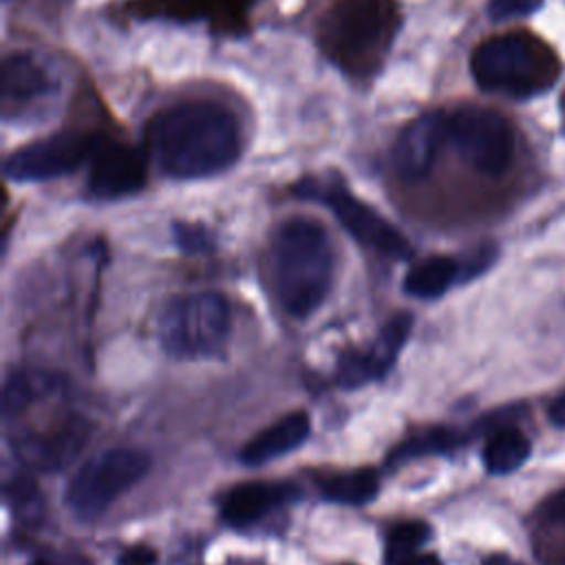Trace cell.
Returning a JSON list of instances; mask_svg holds the SVG:
<instances>
[{"instance_id":"1","label":"cell","mask_w":565,"mask_h":565,"mask_svg":"<svg viewBox=\"0 0 565 565\" xmlns=\"http://www.w3.org/2000/svg\"><path fill=\"white\" fill-rule=\"evenodd\" d=\"M143 146L166 174L201 179L223 172L236 161L241 126L223 104L210 99L181 102L148 119Z\"/></svg>"},{"instance_id":"2","label":"cell","mask_w":565,"mask_h":565,"mask_svg":"<svg viewBox=\"0 0 565 565\" xmlns=\"http://www.w3.org/2000/svg\"><path fill=\"white\" fill-rule=\"evenodd\" d=\"M269 263L278 300L291 316L305 318L322 305L333 278V249L316 221H285L271 238Z\"/></svg>"},{"instance_id":"3","label":"cell","mask_w":565,"mask_h":565,"mask_svg":"<svg viewBox=\"0 0 565 565\" xmlns=\"http://www.w3.org/2000/svg\"><path fill=\"white\" fill-rule=\"evenodd\" d=\"M395 26L391 0H335L318 24V44L342 71L366 73L386 53Z\"/></svg>"},{"instance_id":"4","label":"cell","mask_w":565,"mask_h":565,"mask_svg":"<svg viewBox=\"0 0 565 565\" xmlns=\"http://www.w3.org/2000/svg\"><path fill=\"white\" fill-rule=\"evenodd\" d=\"M475 82L490 93L530 95L558 75L550 49L532 35L508 33L481 42L470 60Z\"/></svg>"},{"instance_id":"5","label":"cell","mask_w":565,"mask_h":565,"mask_svg":"<svg viewBox=\"0 0 565 565\" xmlns=\"http://www.w3.org/2000/svg\"><path fill=\"white\" fill-rule=\"evenodd\" d=\"M230 335V305L216 291L174 298L159 318V340L174 358H210Z\"/></svg>"},{"instance_id":"6","label":"cell","mask_w":565,"mask_h":565,"mask_svg":"<svg viewBox=\"0 0 565 565\" xmlns=\"http://www.w3.org/2000/svg\"><path fill=\"white\" fill-rule=\"evenodd\" d=\"M150 468L148 455L113 448L88 459L66 488V503L79 519H97L115 499L128 492Z\"/></svg>"},{"instance_id":"7","label":"cell","mask_w":565,"mask_h":565,"mask_svg":"<svg viewBox=\"0 0 565 565\" xmlns=\"http://www.w3.org/2000/svg\"><path fill=\"white\" fill-rule=\"evenodd\" d=\"M448 141L477 172L497 177L514 154V132L503 115L481 106H461L448 115Z\"/></svg>"},{"instance_id":"8","label":"cell","mask_w":565,"mask_h":565,"mask_svg":"<svg viewBox=\"0 0 565 565\" xmlns=\"http://www.w3.org/2000/svg\"><path fill=\"white\" fill-rule=\"evenodd\" d=\"M296 192L298 196L322 201L335 214L340 225L364 247H371L391 258L411 256V245L406 236L371 205L353 196L338 179L302 181Z\"/></svg>"},{"instance_id":"9","label":"cell","mask_w":565,"mask_h":565,"mask_svg":"<svg viewBox=\"0 0 565 565\" xmlns=\"http://www.w3.org/2000/svg\"><path fill=\"white\" fill-rule=\"evenodd\" d=\"M102 137L95 132L66 130L18 148L4 161V177L18 183L49 181L77 170L97 150Z\"/></svg>"},{"instance_id":"10","label":"cell","mask_w":565,"mask_h":565,"mask_svg":"<svg viewBox=\"0 0 565 565\" xmlns=\"http://www.w3.org/2000/svg\"><path fill=\"white\" fill-rule=\"evenodd\" d=\"M146 150L102 139L90 157V194L99 199H119L135 194L146 183Z\"/></svg>"},{"instance_id":"11","label":"cell","mask_w":565,"mask_h":565,"mask_svg":"<svg viewBox=\"0 0 565 565\" xmlns=\"http://www.w3.org/2000/svg\"><path fill=\"white\" fill-rule=\"evenodd\" d=\"M446 139L448 117L444 113L433 110L413 119L397 137L391 152L393 170L397 177L404 181L424 179L430 172Z\"/></svg>"},{"instance_id":"12","label":"cell","mask_w":565,"mask_h":565,"mask_svg":"<svg viewBox=\"0 0 565 565\" xmlns=\"http://www.w3.org/2000/svg\"><path fill=\"white\" fill-rule=\"evenodd\" d=\"M411 324L413 318L408 313H397L384 324V329L369 349L347 351L338 364V382L344 388H358L366 382L382 377L393 366V360L402 351L411 333Z\"/></svg>"},{"instance_id":"13","label":"cell","mask_w":565,"mask_h":565,"mask_svg":"<svg viewBox=\"0 0 565 565\" xmlns=\"http://www.w3.org/2000/svg\"><path fill=\"white\" fill-rule=\"evenodd\" d=\"M88 439L84 419L68 417L49 430H31L15 437V452L31 466L42 470H57L66 466Z\"/></svg>"},{"instance_id":"14","label":"cell","mask_w":565,"mask_h":565,"mask_svg":"<svg viewBox=\"0 0 565 565\" xmlns=\"http://www.w3.org/2000/svg\"><path fill=\"white\" fill-rule=\"evenodd\" d=\"M49 93H53V79L33 55L9 53L2 60V113L7 119Z\"/></svg>"},{"instance_id":"15","label":"cell","mask_w":565,"mask_h":565,"mask_svg":"<svg viewBox=\"0 0 565 565\" xmlns=\"http://www.w3.org/2000/svg\"><path fill=\"white\" fill-rule=\"evenodd\" d=\"M296 497L298 492L291 483L249 481L227 492L221 503V514L230 525H249Z\"/></svg>"},{"instance_id":"16","label":"cell","mask_w":565,"mask_h":565,"mask_svg":"<svg viewBox=\"0 0 565 565\" xmlns=\"http://www.w3.org/2000/svg\"><path fill=\"white\" fill-rule=\"evenodd\" d=\"M311 422L302 411H294L271 426L263 428L254 439H249L241 450V461L247 466H260L274 461L294 448H298L309 435Z\"/></svg>"},{"instance_id":"17","label":"cell","mask_w":565,"mask_h":565,"mask_svg":"<svg viewBox=\"0 0 565 565\" xmlns=\"http://www.w3.org/2000/svg\"><path fill=\"white\" fill-rule=\"evenodd\" d=\"M532 536L534 552L543 565H565V490L541 505Z\"/></svg>"},{"instance_id":"18","label":"cell","mask_w":565,"mask_h":565,"mask_svg":"<svg viewBox=\"0 0 565 565\" xmlns=\"http://www.w3.org/2000/svg\"><path fill=\"white\" fill-rule=\"evenodd\" d=\"M320 492L329 501L347 505H364L377 494L380 479L373 470H351V472H331L316 479Z\"/></svg>"},{"instance_id":"19","label":"cell","mask_w":565,"mask_h":565,"mask_svg":"<svg viewBox=\"0 0 565 565\" xmlns=\"http://www.w3.org/2000/svg\"><path fill=\"white\" fill-rule=\"evenodd\" d=\"M459 265L448 256H430L417 263L404 280L406 294L415 298H437L441 296L457 278Z\"/></svg>"},{"instance_id":"20","label":"cell","mask_w":565,"mask_h":565,"mask_svg":"<svg viewBox=\"0 0 565 565\" xmlns=\"http://www.w3.org/2000/svg\"><path fill=\"white\" fill-rule=\"evenodd\" d=\"M55 388V380L51 375H42L38 371H20L7 377L2 391V413L4 417H15L24 408L33 406L38 399H44Z\"/></svg>"},{"instance_id":"21","label":"cell","mask_w":565,"mask_h":565,"mask_svg":"<svg viewBox=\"0 0 565 565\" xmlns=\"http://www.w3.org/2000/svg\"><path fill=\"white\" fill-rule=\"evenodd\" d=\"M530 455V441L516 428H501L497 430L486 448H483V463L492 475H508L516 470Z\"/></svg>"},{"instance_id":"22","label":"cell","mask_w":565,"mask_h":565,"mask_svg":"<svg viewBox=\"0 0 565 565\" xmlns=\"http://www.w3.org/2000/svg\"><path fill=\"white\" fill-rule=\"evenodd\" d=\"M457 441H459V437H457L452 430H448V428H428V430H424V433H419V435L406 439L404 444H399V446L391 452L388 461H391L393 466H397V463H402V461H408V459H415V457H422V455L444 452V450L452 448Z\"/></svg>"},{"instance_id":"23","label":"cell","mask_w":565,"mask_h":565,"mask_svg":"<svg viewBox=\"0 0 565 565\" xmlns=\"http://www.w3.org/2000/svg\"><path fill=\"white\" fill-rule=\"evenodd\" d=\"M428 525L419 521L399 523L391 530L386 539V565H402L428 541Z\"/></svg>"},{"instance_id":"24","label":"cell","mask_w":565,"mask_h":565,"mask_svg":"<svg viewBox=\"0 0 565 565\" xmlns=\"http://www.w3.org/2000/svg\"><path fill=\"white\" fill-rule=\"evenodd\" d=\"M541 2L543 0H490L488 15L494 22H503V20L521 18V15L536 11L541 7Z\"/></svg>"},{"instance_id":"25","label":"cell","mask_w":565,"mask_h":565,"mask_svg":"<svg viewBox=\"0 0 565 565\" xmlns=\"http://www.w3.org/2000/svg\"><path fill=\"white\" fill-rule=\"evenodd\" d=\"M177 241L183 249L188 252H203V249H210V236L203 227L199 225H177Z\"/></svg>"},{"instance_id":"26","label":"cell","mask_w":565,"mask_h":565,"mask_svg":"<svg viewBox=\"0 0 565 565\" xmlns=\"http://www.w3.org/2000/svg\"><path fill=\"white\" fill-rule=\"evenodd\" d=\"M157 563V552L148 545H135L128 547L119 556V565H154Z\"/></svg>"},{"instance_id":"27","label":"cell","mask_w":565,"mask_h":565,"mask_svg":"<svg viewBox=\"0 0 565 565\" xmlns=\"http://www.w3.org/2000/svg\"><path fill=\"white\" fill-rule=\"evenodd\" d=\"M550 422L556 426H565V393H561L552 404H550Z\"/></svg>"},{"instance_id":"28","label":"cell","mask_w":565,"mask_h":565,"mask_svg":"<svg viewBox=\"0 0 565 565\" xmlns=\"http://www.w3.org/2000/svg\"><path fill=\"white\" fill-rule=\"evenodd\" d=\"M402 565H439V561H437V556H433V554H415V556H411L406 563H402Z\"/></svg>"},{"instance_id":"29","label":"cell","mask_w":565,"mask_h":565,"mask_svg":"<svg viewBox=\"0 0 565 565\" xmlns=\"http://www.w3.org/2000/svg\"><path fill=\"white\" fill-rule=\"evenodd\" d=\"M35 565H44V563H35Z\"/></svg>"}]
</instances>
